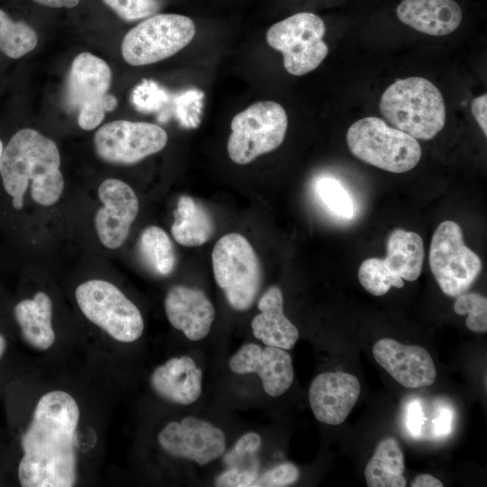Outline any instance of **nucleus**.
I'll return each instance as SVG.
<instances>
[{
    "mask_svg": "<svg viewBox=\"0 0 487 487\" xmlns=\"http://www.w3.org/2000/svg\"><path fill=\"white\" fill-rule=\"evenodd\" d=\"M79 408L66 391L42 395L24 431L18 479L23 487H71L77 481Z\"/></svg>",
    "mask_w": 487,
    "mask_h": 487,
    "instance_id": "obj_1",
    "label": "nucleus"
},
{
    "mask_svg": "<svg viewBox=\"0 0 487 487\" xmlns=\"http://www.w3.org/2000/svg\"><path fill=\"white\" fill-rule=\"evenodd\" d=\"M56 143L32 128L12 135L4 148L0 176L13 207L20 210L30 184L31 197L41 206H51L60 198L64 179Z\"/></svg>",
    "mask_w": 487,
    "mask_h": 487,
    "instance_id": "obj_2",
    "label": "nucleus"
},
{
    "mask_svg": "<svg viewBox=\"0 0 487 487\" xmlns=\"http://www.w3.org/2000/svg\"><path fill=\"white\" fill-rule=\"evenodd\" d=\"M380 110L394 128L415 139L430 140L446 124L440 90L421 77L399 79L389 86L381 95Z\"/></svg>",
    "mask_w": 487,
    "mask_h": 487,
    "instance_id": "obj_3",
    "label": "nucleus"
},
{
    "mask_svg": "<svg viewBox=\"0 0 487 487\" xmlns=\"http://www.w3.org/2000/svg\"><path fill=\"white\" fill-rule=\"evenodd\" d=\"M346 142L352 154L362 161L393 173L412 170L421 158L417 139L378 117L354 123L346 133Z\"/></svg>",
    "mask_w": 487,
    "mask_h": 487,
    "instance_id": "obj_4",
    "label": "nucleus"
},
{
    "mask_svg": "<svg viewBox=\"0 0 487 487\" xmlns=\"http://www.w3.org/2000/svg\"><path fill=\"white\" fill-rule=\"evenodd\" d=\"M215 280L228 304L245 311L253 304L262 283V268L251 243L242 234L222 236L212 252Z\"/></svg>",
    "mask_w": 487,
    "mask_h": 487,
    "instance_id": "obj_5",
    "label": "nucleus"
},
{
    "mask_svg": "<svg viewBox=\"0 0 487 487\" xmlns=\"http://www.w3.org/2000/svg\"><path fill=\"white\" fill-rule=\"evenodd\" d=\"M112 72L99 57L82 52L73 60L65 88L67 106L78 112V123L84 130H93L100 124L106 112L117 106L116 98L107 94Z\"/></svg>",
    "mask_w": 487,
    "mask_h": 487,
    "instance_id": "obj_6",
    "label": "nucleus"
},
{
    "mask_svg": "<svg viewBox=\"0 0 487 487\" xmlns=\"http://www.w3.org/2000/svg\"><path fill=\"white\" fill-rule=\"evenodd\" d=\"M288 116L273 101L256 102L236 114L231 122L227 142L230 159L240 165L278 148L284 141Z\"/></svg>",
    "mask_w": 487,
    "mask_h": 487,
    "instance_id": "obj_7",
    "label": "nucleus"
},
{
    "mask_svg": "<svg viewBox=\"0 0 487 487\" xmlns=\"http://www.w3.org/2000/svg\"><path fill=\"white\" fill-rule=\"evenodd\" d=\"M196 27L188 16L158 14L145 18L124 37V60L132 66L152 64L173 56L194 38Z\"/></svg>",
    "mask_w": 487,
    "mask_h": 487,
    "instance_id": "obj_8",
    "label": "nucleus"
},
{
    "mask_svg": "<svg viewBox=\"0 0 487 487\" xmlns=\"http://www.w3.org/2000/svg\"><path fill=\"white\" fill-rule=\"evenodd\" d=\"M75 297L85 317L114 339L131 343L142 335L144 323L140 310L114 284L90 280L78 286Z\"/></svg>",
    "mask_w": 487,
    "mask_h": 487,
    "instance_id": "obj_9",
    "label": "nucleus"
},
{
    "mask_svg": "<svg viewBox=\"0 0 487 487\" xmlns=\"http://www.w3.org/2000/svg\"><path fill=\"white\" fill-rule=\"evenodd\" d=\"M325 34L326 25L318 15L301 12L272 24L266 41L282 53L284 68L289 74L302 76L317 69L326 57Z\"/></svg>",
    "mask_w": 487,
    "mask_h": 487,
    "instance_id": "obj_10",
    "label": "nucleus"
},
{
    "mask_svg": "<svg viewBox=\"0 0 487 487\" xmlns=\"http://www.w3.org/2000/svg\"><path fill=\"white\" fill-rule=\"evenodd\" d=\"M428 261L435 280L448 297L466 292L482 269L480 257L464 244L461 226L452 220L436 228Z\"/></svg>",
    "mask_w": 487,
    "mask_h": 487,
    "instance_id": "obj_11",
    "label": "nucleus"
},
{
    "mask_svg": "<svg viewBox=\"0 0 487 487\" xmlns=\"http://www.w3.org/2000/svg\"><path fill=\"white\" fill-rule=\"evenodd\" d=\"M168 135L161 126L145 122L115 120L101 126L94 137L97 156L113 164H134L161 152Z\"/></svg>",
    "mask_w": 487,
    "mask_h": 487,
    "instance_id": "obj_12",
    "label": "nucleus"
},
{
    "mask_svg": "<svg viewBox=\"0 0 487 487\" xmlns=\"http://www.w3.org/2000/svg\"><path fill=\"white\" fill-rule=\"evenodd\" d=\"M158 442L168 455L194 461L199 465L216 460L225 450L224 432L195 417L167 424L159 433Z\"/></svg>",
    "mask_w": 487,
    "mask_h": 487,
    "instance_id": "obj_13",
    "label": "nucleus"
},
{
    "mask_svg": "<svg viewBox=\"0 0 487 487\" xmlns=\"http://www.w3.org/2000/svg\"><path fill=\"white\" fill-rule=\"evenodd\" d=\"M103 207L95 216V227L101 243L109 249L126 240L139 211L138 198L132 188L117 179H105L98 188Z\"/></svg>",
    "mask_w": 487,
    "mask_h": 487,
    "instance_id": "obj_14",
    "label": "nucleus"
},
{
    "mask_svg": "<svg viewBox=\"0 0 487 487\" xmlns=\"http://www.w3.org/2000/svg\"><path fill=\"white\" fill-rule=\"evenodd\" d=\"M228 365L236 374L258 373L264 391L271 397L284 394L294 379L291 356L275 346L245 344L230 357Z\"/></svg>",
    "mask_w": 487,
    "mask_h": 487,
    "instance_id": "obj_15",
    "label": "nucleus"
},
{
    "mask_svg": "<svg viewBox=\"0 0 487 487\" xmlns=\"http://www.w3.org/2000/svg\"><path fill=\"white\" fill-rule=\"evenodd\" d=\"M375 361L400 385L417 389L433 384L436 366L428 352L418 345L382 338L372 348Z\"/></svg>",
    "mask_w": 487,
    "mask_h": 487,
    "instance_id": "obj_16",
    "label": "nucleus"
},
{
    "mask_svg": "<svg viewBox=\"0 0 487 487\" xmlns=\"http://www.w3.org/2000/svg\"><path fill=\"white\" fill-rule=\"evenodd\" d=\"M360 392L361 385L356 376L344 372H327L312 381L308 400L318 421L336 426L348 417Z\"/></svg>",
    "mask_w": 487,
    "mask_h": 487,
    "instance_id": "obj_17",
    "label": "nucleus"
},
{
    "mask_svg": "<svg viewBox=\"0 0 487 487\" xmlns=\"http://www.w3.org/2000/svg\"><path fill=\"white\" fill-rule=\"evenodd\" d=\"M164 306L170 325L182 331L188 339L199 341L209 333L216 311L202 290L173 286L166 295Z\"/></svg>",
    "mask_w": 487,
    "mask_h": 487,
    "instance_id": "obj_18",
    "label": "nucleus"
},
{
    "mask_svg": "<svg viewBox=\"0 0 487 487\" xmlns=\"http://www.w3.org/2000/svg\"><path fill=\"white\" fill-rule=\"evenodd\" d=\"M151 385L161 398L179 405L194 403L202 391V371L183 355L169 359L151 376Z\"/></svg>",
    "mask_w": 487,
    "mask_h": 487,
    "instance_id": "obj_19",
    "label": "nucleus"
},
{
    "mask_svg": "<svg viewBox=\"0 0 487 487\" xmlns=\"http://www.w3.org/2000/svg\"><path fill=\"white\" fill-rule=\"evenodd\" d=\"M396 13L404 24L433 36L453 32L463 18L462 9L454 0H403Z\"/></svg>",
    "mask_w": 487,
    "mask_h": 487,
    "instance_id": "obj_20",
    "label": "nucleus"
},
{
    "mask_svg": "<svg viewBox=\"0 0 487 487\" xmlns=\"http://www.w3.org/2000/svg\"><path fill=\"white\" fill-rule=\"evenodd\" d=\"M258 308L261 313L251 322L255 338L265 345L291 349L296 345L299 333L284 315L280 289L277 286L270 287L259 299Z\"/></svg>",
    "mask_w": 487,
    "mask_h": 487,
    "instance_id": "obj_21",
    "label": "nucleus"
},
{
    "mask_svg": "<svg viewBox=\"0 0 487 487\" xmlns=\"http://www.w3.org/2000/svg\"><path fill=\"white\" fill-rule=\"evenodd\" d=\"M15 319L23 339L39 350L50 348L55 341L52 327V301L42 291L37 292L32 299H23L14 308Z\"/></svg>",
    "mask_w": 487,
    "mask_h": 487,
    "instance_id": "obj_22",
    "label": "nucleus"
},
{
    "mask_svg": "<svg viewBox=\"0 0 487 487\" xmlns=\"http://www.w3.org/2000/svg\"><path fill=\"white\" fill-rule=\"evenodd\" d=\"M171 234L180 245L200 246L209 241L215 233L214 219L209 211L192 197L182 195L173 211Z\"/></svg>",
    "mask_w": 487,
    "mask_h": 487,
    "instance_id": "obj_23",
    "label": "nucleus"
},
{
    "mask_svg": "<svg viewBox=\"0 0 487 487\" xmlns=\"http://www.w3.org/2000/svg\"><path fill=\"white\" fill-rule=\"evenodd\" d=\"M424 258V243L418 234L400 228L390 234L382 262L392 275L407 281L416 280L420 276Z\"/></svg>",
    "mask_w": 487,
    "mask_h": 487,
    "instance_id": "obj_24",
    "label": "nucleus"
},
{
    "mask_svg": "<svg viewBox=\"0 0 487 487\" xmlns=\"http://www.w3.org/2000/svg\"><path fill=\"white\" fill-rule=\"evenodd\" d=\"M404 455L397 440L385 437L368 461L364 477L369 487H404Z\"/></svg>",
    "mask_w": 487,
    "mask_h": 487,
    "instance_id": "obj_25",
    "label": "nucleus"
},
{
    "mask_svg": "<svg viewBox=\"0 0 487 487\" xmlns=\"http://www.w3.org/2000/svg\"><path fill=\"white\" fill-rule=\"evenodd\" d=\"M137 248L141 260L152 272L168 276L173 271L177 262L174 246L161 227L145 228L139 237Z\"/></svg>",
    "mask_w": 487,
    "mask_h": 487,
    "instance_id": "obj_26",
    "label": "nucleus"
},
{
    "mask_svg": "<svg viewBox=\"0 0 487 487\" xmlns=\"http://www.w3.org/2000/svg\"><path fill=\"white\" fill-rule=\"evenodd\" d=\"M38 43L34 29L23 20L13 19L0 8V53L19 60L31 52Z\"/></svg>",
    "mask_w": 487,
    "mask_h": 487,
    "instance_id": "obj_27",
    "label": "nucleus"
},
{
    "mask_svg": "<svg viewBox=\"0 0 487 487\" xmlns=\"http://www.w3.org/2000/svg\"><path fill=\"white\" fill-rule=\"evenodd\" d=\"M314 189L322 206L334 216L351 220L356 211L354 201L346 188L333 177H321Z\"/></svg>",
    "mask_w": 487,
    "mask_h": 487,
    "instance_id": "obj_28",
    "label": "nucleus"
},
{
    "mask_svg": "<svg viewBox=\"0 0 487 487\" xmlns=\"http://www.w3.org/2000/svg\"><path fill=\"white\" fill-rule=\"evenodd\" d=\"M358 279L363 289L373 296L385 295L391 287L401 289L404 280L392 275L381 258L364 260L358 270Z\"/></svg>",
    "mask_w": 487,
    "mask_h": 487,
    "instance_id": "obj_29",
    "label": "nucleus"
},
{
    "mask_svg": "<svg viewBox=\"0 0 487 487\" xmlns=\"http://www.w3.org/2000/svg\"><path fill=\"white\" fill-rule=\"evenodd\" d=\"M454 311L457 315H465L466 326L473 332L487 331V299L478 293H463L456 297Z\"/></svg>",
    "mask_w": 487,
    "mask_h": 487,
    "instance_id": "obj_30",
    "label": "nucleus"
},
{
    "mask_svg": "<svg viewBox=\"0 0 487 487\" xmlns=\"http://www.w3.org/2000/svg\"><path fill=\"white\" fill-rule=\"evenodd\" d=\"M120 18L133 22L154 15L161 8L159 0H102Z\"/></svg>",
    "mask_w": 487,
    "mask_h": 487,
    "instance_id": "obj_31",
    "label": "nucleus"
},
{
    "mask_svg": "<svg viewBox=\"0 0 487 487\" xmlns=\"http://www.w3.org/2000/svg\"><path fill=\"white\" fill-rule=\"evenodd\" d=\"M299 476V469L290 463H284L270 469L259 478L253 486L255 487H282L295 482Z\"/></svg>",
    "mask_w": 487,
    "mask_h": 487,
    "instance_id": "obj_32",
    "label": "nucleus"
},
{
    "mask_svg": "<svg viewBox=\"0 0 487 487\" xmlns=\"http://www.w3.org/2000/svg\"><path fill=\"white\" fill-rule=\"evenodd\" d=\"M257 477V472L254 470L232 468L216 478V485L222 487L253 486Z\"/></svg>",
    "mask_w": 487,
    "mask_h": 487,
    "instance_id": "obj_33",
    "label": "nucleus"
},
{
    "mask_svg": "<svg viewBox=\"0 0 487 487\" xmlns=\"http://www.w3.org/2000/svg\"><path fill=\"white\" fill-rule=\"evenodd\" d=\"M261 441L260 436L254 432L244 434L237 440L234 449L225 455V461L229 464L235 458L253 454L259 449Z\"/></svg>",
    "mask_w": 487,
    "mask_h": 487,
    "instance_id": "obj_34",
    "label": "nucleus"
},
{
    "mask_svg": "<svg viewBox=\"0 0 487 487\" xmlns=\"http://www.w3.org/2000/svg\"><path fill=\"white\" fill-rule=\"evenodd\" d=\"M487 95L474 98L471 105L472 114L480 125L484 135L487 136Z\"/></svg>",
    "mask_w": 487,
    "mask_h": 487,
    "instance_id": "obj_35",
    "label": "nucleus"
},
{
    "mask_svg": "<svg viewBox=\"0 0 487 487\" xmlns=\"http://www.w3.org/2000/svg\"><path fill=\"white\" fill-rule=\"evenodd\" d=\"M423 422L424 417L420 405L418 402L411 403L409 408L407 420L409 431L415 436L418 435Z\"/></svg>",
    "mask_w": 487,
    "mask_h": 487,
    "instance_id": "obj_36",
    "label": "nucleus"
},
{
    "mask_svg": "<svg viewBox=\"0 0 487 487\" xmlns=\"http://www.w3.org/2000/svg\"><path fill=\"white\" fill-rule=\"evenodd\" d=\"M433 424L436 435L441 436L447 434L451 426V414L449 410L442 409L434 419Z\"/></svg>",
    "mask_w": 487,
    "mask_h": 487,
    "instance_id": "obj_37",
    "label": "nucleus"
},
{
    "mask_svg": "<svg viewBox=\"0 0 487 487\" xmlns=\"http://www.w3.org/2000/svg\"><path fill=\"white\" fill-rule=\"evenodd\" d=\"M412 487H442L443 483L431 474H419L411 482Z\"/></svg>",
    "mask_w": 487,
    "mask_h": 487,
    "instance_id": "obj_38",
    "label": "nucleus"
},
{
    "mask_svg": "<svg viewBox=\"0 0 487 487\" xmlns=\"http://www.w3.org/2000/svg\"><path fill=\"white\" fill-rule=\"evenodd\" d=\"M35 3L53 8H72L78 5L79 0H33Z\"/></svg>",
    "mask_w": 487,
    "mask_h": 487,
    "instance_id": "obj_39",
    "label": "nucleus"
},
{
    "mask_svg": "<svg viewBox=\"0 0 487 487\" xmlns=\"http://www.w3.org/2000/svg\"><path fill=\"white\" fill-rule=\"evenodd\" d=\"M5 349V337L0 334V358L3 355Z\"/></svg>",
    "mask_w": 487,
    "mask_h": 487,
    "instance_id": "obj_40",
    "label": "nucleus"
},
{
    "mask_svg": "<svg viewBox=\"0 0 487 487\" xmlns=\"http://www.w3.org/2000/svg\"><path fill=\"white\" fill-rule=\"evenodd\" d=\"M4 148H5L4 143L2 140L0 139V161H1L3 152H4Z\"/></svg>",
    "mask_w": 487,
    "mask_h": 487,
    "instance_id": "obj_41",
    "label": "nucleus"
}]
</instances>
